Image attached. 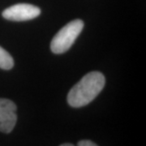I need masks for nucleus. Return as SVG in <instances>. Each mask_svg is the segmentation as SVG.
I'll return each instance as SVG.
<instances>
[{
    "label": "nucleus",
    "mask_w": 146,
    "mask_h": 146,
    "mask_svg": "<svg viewBox=\"0 0 146 146\" xmlns=\"http://www.w3.org/2000/svg\"><path fill=\"white\" fill-rule=\"evenodd\" d=\"M106 79L102 73L92 72L86 74L69 91L68 102L72 107L80 108L93 102L103 89Z\"/></svg>",
    "instance_id": "1"
},
{
    "label": "nucleus",
    "mask_w": 146,
    "mask_h": 146,
    "mask_svg": "<svg viewBox=\"0 0 146 146\" xmlns=\"http://www.w3.org/2000/svg\"><path fill=\"white\" fill-rule=\"evenodd\" d=\"M84 28L81 20H74L63 27L54 36L50 43L51 51L54 54H63L72 47Z\"/></svg>",
    "instance_id": "2"
},
{
    "label": "nucleus",
    "mask_w": 146,
    "mask_h": 146,
    "mask_svg": "<svg viewBox=\"0 0 146 146\" xmlns=\"http://www.w3.org/2000/svg\"><path fill=\"white\" fill-rule=\"evenodd\" d=\"M41 14V10L36 6L28 3H18L11 6L3 11V17L12 21H26L33 20Z\"/></svg>",
    "instance_id": "3"
},
{
    "label": "nucleus",
    "mask_w": 146,
    "mask_h": 146,
    "mask_svg": "<svg viewBox=\"0 0 146 146\" xmlns=\"http://www.w3.org/2000/svg\"><path fill=\"white\" fill-rule=\"evenodd\" d=\"M16 105L9 99L0 98V131L10 133L17 121Z\"/></svg>",
    "instance_id": "4"
},
{
    "label": "nucleus",
    "mask_w": 146,
    "mask_h": 146,
    "mask_svg": "<svg viewBox=\"0 0 146 146\" xmlns=\"http://www.w3.org/2000/svg\"><path fill=\"white\" fill-rule=\"evenodd\" d=\"M14 66V60L11 54L0 46V68L3 70H10Z\"/></svg>",
    "instance_id": "5"
},
{
    "label": "nucleus",
    "mask_w": 146,
    "mask_h": 146,
    "mask_svg": "<svg viewBox=\"0 0 146 146\" xmlns=\"http://www.w3.org/2000/svg\"><path fill=\"white\" fill-rule=\"evenodd\" d=\"M77 146H98V145H96L94 142L89 140H83L78 142Z\"/></svg>",
    "instance_id": "6"
},
{
    "label": "nucleus",
    "mask_w": 146,
    "mask_h": 146,
    "mask_svg": "<svg viewBox=\"0 0 146 146\" xmlns=\"http://www.w3.org/2000/svg\"><path fill=\"white\" fill-rule=\"evenodd\" d=\"M59 146H75L72 144H70V143H65V144H63V145H61Z\"/></svg>",
    "instance_id": "7"
}]
</instances>
